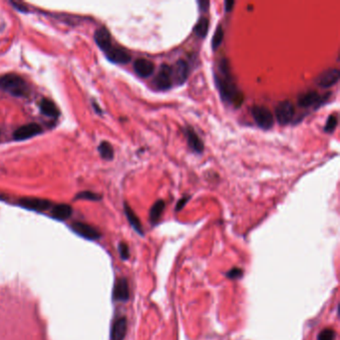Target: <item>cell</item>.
Segmentation results:
<instances>
[{"label": "cell", "instance_id": "obj_20", "mask_svg": "<svg viewBox=\"0 0 340 340\" xmlns=\"http://www.w3.org/2000/svg\"><path fill=\"white\" fill-rule=\"evenodd\" d=\"M40 111L45 116L51 118H57L60 115L59 109L56 107L54 102L46 98H43L40 102Z\"/></svg>", "mask_w": 340, "mask_h": 340}, {"label": "cell", "instance_id": "obj_29", "mask_svg": "<svg viewBox=\"0 0 340 340\" xmlns=\"http://www.w3.org/2000/svg\"><path fill=\"white\" fill-rule=\"evenodd\" d=\"M242 275H244V271H242L241 269H238V268H234L226 274L227 277H229L231 279L240 278L242 276Z\"/></svg>", "mask_w": 340, "mask_h": 340}, {"label": "cell", "instance_id": "obj_26", "mask_svg": "<svg viewBox=\"0 0 340 340\" xmlns=\"http://www.w3.org/2000/svg\"><path fill=\"white\" fill-rule=\"evenodd\" d=\"M336 332L332 328L323 329L318 336V340H335Z\"/></svg>", "mask_w": 340, "mask_h": 340}, {"label": "cell", "instance_id": "obj_31", "mask_svg": "<svg viewBox=\"0 0 340 340\" xmlns=\"http://www.w3.org/2000/svg\"><path fill=\"white\" fill-rule=\"evenodd\" d=\"M198 3H199V6H200V9L202 11H207L209 9L210 1H205V0H199Z\"/></svg>", "mask_w": 340, "mask_h": 340}, {"label": "cell", "instance_id": "obj_17", "mask_svg": "<svg viewBox=\"0 0 340 340\" xmlns=\"http://www.w3.org/2000/svg\"><path fill=\"white\" fill-rule=\"evenodd\" d=\"M127 319L120 318L118 319L112 327L111 340H124L127 333Z\"/></svg>", "mask_w": 340, "mask_h": 340}, {"label": "cell", "instance_id": "obj_1", "mask_svg": "<svg viewBox=\"0 0 340 340\" xmlns=\"http://www.w3.org/2000/svg\"><path fill=\"white\" fill-rule=\"evenodd\" d=\"M214 81L221 98L225 102L234 104L235 107L241 105L244 101V94L237 90L227 58H223L218 62L217 71L214 73Z\"/></svg>", "mask_w": 340, "mask_h": 340}, {"label": "cell", "instance_id": "obj_11", "mask_svg": "<svg viewBox=\"0 0 340 340\" xmlns=\"http://www.w3.org/2000/svg\"><path fill=\"white\" fill-rule=\"evenodd\" d=\"M113 298L118 301H127L130 298V289L128 280L125 277H121L117 279L114 289H113Z\"/></svg>", "mask_w": 340, "mask_h": 340}, {"label": "cell", "instance_id": "obj_16", "mask_svg": "<svg viewBox=\"0 0 340 340\" xmlns=\"http://www.w3.org/2000/svg\"><path fill=\"white\" fill-rule=\"evenodd\" d=\"M185 136L188 142L189 147L196 153H203L204 151V143L198 136V134L193 131L191 127H187L185 129Z\"/></svg>", "mask_w": 340, "mask_h": 340}, {"label": "cell", "instance_id": "obj_8", "mask_svg": "<svg viewBox=\"0 0 340 340\" xmlns=\"http://www.w3.org/2000/svg\"><path fill=\"white\" fill-rule=\"evenodd\" d=\"M329 95H330V93L325 95V97H321V96H319V94L318 92L308 91V92H305V93L299 95L298 99V104L300 107L308 108V107L313 106V105L323 103V101L328 98Z\"/></svg>", "mask_w": 340, "mask_h": 340}, {"label": "cell", "instance_id": "obj_18", "mask_svg": "<svg viewBox=\"0 0 340 340\" xmlns=\"http://www.w3.org/2000/svg\"><path fill=\"white\" fill-rule=\"evenodd\" d=\"M72 208L66 204H59L52 208L51 214L54 218L59 221H65L72 214Z\"/></svg>", "mask_w": 340, "mask_h": 340}, {"label": "cell", "instance_id": "obj_33", "mask_svg": "<svg viewBox=\"0 0 340 340\" xmlns=\"http://www.w3.org/2000/svg\"><path fill=\"white\" fill-rule=\"evenodd\" d=\"M234 5V0H227V1L225 2L226 11H231Z\"/></svg>", "mask_w": 340, "mask_h": 340}, {"label": "cell", "instance_id": "obj_24", "mask_svg": "<svg viewBox=\"0 0 340 340\" xmlns=\"http://www.w3.org/2000/svg\"><path fill=\"white\" fill-rule=\"evenodd\" d=\"M223 40H224V30H223V26L220 24V25L216 27L215 32H214L213 37H212V49L216 50L218 46L222 44Z\"/></svg>", "mask_w": 340, "mask_h": 340}, {"label": "cell", "instance_id": "obj_6", "mask_svg": "<svg viewBox=\"0 0 340 340\" xmlns=\"http://www.w3.org/2000/svg\"><path fill=\"white\" fill-rule=\"evenodd\" d=\"M340 78V72L337 68H329L327 70H324L322 73L319 75V77L315 80L317 84L321 88H330L334 86Z\"/></svg>", "mask_w": 340, "mask_h": 340}, {"label": "cell", "instance_id": "obj_4", "mask_svg": "<svg viewBox=\"0 0 340 340\" xmlns=\"http://www.w3.org/2000/svg\"><path fill=\"white\" fill-rule=\"evenodd\" d=\"M153 83L158 90L164 91V90L171 89L173 86L172 67L165 63L162 64Z\"/></svg>", "mask_w": 340, "mask_h": 340}, {"label": "cell", "instance_id": "obj_21", "mask_svg": "<svg viewBox=\"0 0 340 340\" xmlns=\"http://www.w3.org/2000/svg\"><path fill=\"white\" fill-rule=\"evenodd\" d=\"M164 209H165V202L163 200L157 201L152 206V208L150 210V214H149V218H150V222L152 225H156L159 222V220L163 214Z\"/></svg>", "mask_w": 340, "mask_h": 340}, {"label": "cell", "instance_id": "obj_30", "mask_svg": "<svg viewBox=\"0 0 340 340\" xmlns=\"http://www.w3.org/2000/svg\"><path fill=\"white\" fill-rule=\"evenodd\" d=\"M189 199H190L189 197H184V198H182V199L178 202V204H177V206H176V211H177V212L181 211V210L186 206V204L188 203Z\"/></svg>", "mask_w": 340, "mask_h": 340}, {"label": "cell", "instance_id": "obj_27", "mask_svg": "<svg viewBox=\"0 0 340 340\" xmlns=\"http://www.w3.org/2000/svg\"><path fill=\"white\" fill-rule=\"evenodd\" d=\"M337 126V117L334 115H330L326 121V124L324 127V131L326 133H332Z\"/></svg>", "mask_w": 340, "mask_h": 340}, {"label": "cell", "instance_id": "obj_25", "mask_svg": "<svg viewBox=\"0 0 340 340\" xmlns=\"http://www.w3.org/2000/svg\"><path fill=\"white\" fill-rule=\"evenodd\" d=\"M77 200H88V201H99L101 197L93 191H82L76 196Z\"/></svg>", "mask_w": 340, "mask_h": 340}, {"label": "cell", "instance_id": "obj_12", "mask_svg": "<svg viewBox=\"0 0 340 340\" xmlns=\"http://www.w3.org/2000/svg\"><path fill=\"white\" fill-rule=\"evenodd\" d=\"M72 230L86 239L94 240L98 239L101 236V234L98 230H96L92 226L84 223H74L72 225Z\"/></svg>", "mask_w": 340, "mask_h": 340}, {"label": "cell", "instance_id": "obj_3", "mask_svg": "<svg viewBox=\"0 0 340 340\" xmlns=\"http://www.w3.org/2000/svg\"><path fill=\"white\" fill-rule=\"evenodd\" d=\"M253 117L255 121L256 125L263 129L270 130L275 124V118L270 109L264 106H254L252 109Z\"/></svg>", "mask_w": 340, "mask_h": 340}, {"label": "cell", "instance_id": "obj_22", "mask_svg": "<svg viewBox=\"0 0 340 340\" xmlns=\"http://www.w3.org/2000/svg\"><path fill=\"white\" fill-rule=\"evenodd\" d=\"M209 26H210V21L207 17H201L197 24L193 27V32L196 35H198L201 38H205L208 34L209 31Z\"/></svg>", "mask_w": 340, "mask_h": 340}, {"label": "cell", "instance_id": "obj_15", "mask_svg": "<svg viewBox=\"0 0 340 340\" xmlns=\"http://www.w3.org/2000/svg\"><path fill=\"white\" fill-rule=\"evenodd\" d=\"M134 70L136 74L142 78H147L151 76L155 71V65L153 62L147 59H137L134 62Z\"/></svg>", "mask_w": 340, "mask_h": 340}, {"label": "cell", "instance_id": "obj_5", "mask_svg": "<svg viewBox=\"0 0 340 340\" xmlns=\"http://www.w3.org/2000/svg\"><path fill=\"white\" fill-rule=\"evenodd\" d=\"M295 116V106L290 101L279 102L276 107V117L280 125H287Z\"/></svg>", "mask_w": 340, "mask_h": 340}, {"label": "cell", "instance_id": "obj_23", "mask_svg": "<svg viewBox=\"0 0 340 340\" xmlns=\"http://www.w3.org/2000/svg\"><path fill=\"white\" fill-rule=\"evenodd\" d=\"M98 151L100 156L104 160H112L114 158V149L112 147V145L109 142H101L98 147Z\"/></svg>", "mask_w": 340, "mask_h": 340}, {"label": "cell", "instance_id": "obj_10", "mask_svg": "<svg viewBox=\"0 0 340 340\" xmlns=\"http://www.w3.org/2000/svg\"><path fill=\"white\" fill-rule=\"evenodd\" d=\"M188 76H189V64L183 59L178 60L175 66L172 67L173 80L178 86H181L187 81Z\"/></svg>", "mask_w": 340, "mask_h": 340}, {"label": "cell", "instance_id": "obj_9", "mask_svg": "<svg viewBox=\"0 0 340 340\" xmlns=\"http://www.w3.org/2000/svg\"><path fill=\"white\" fill-rule=\"evenodd\" d=\"M41 132H42V128L38 124L30 123L27 125H23L19 127L17 130H15V132L13 133V138L14 140H17V141H23V140H27L32 137H35Z\"/></svg>", "mask_w": 340, "mask_h": 340}, {"label": "cell", "instance_id": "obj_19", "mask_svg": "<svg viewBox=\"0 0 340 340\" xmlns=\"http://www.w3.org/2000/svg\"><path fill=\"white\" fill-rule=\"evenodd\" d=\"M124 211H125V214L128 218V221L130 223V225L132 226V228L141 235L144 234V232H143V228H142V224L139 220V217L137 216V214L134 212V211L131 209V207L125 203L124 204Z\"/></svg>", "mask_w": 340, "mask_h": 340}, {"label": "cell", "instance_id": "obj_2", "mask_svg": "<svg viewBox=\"0 0 340 340\" xmlns=\"http://www.w3.org/2000/svg\"><path fill=\"white\" fill-rule=\"evenodd\" d=\"M0 89L15 97H27L30 93L27 83L14 73L0 76Z\"/></svg>", "mask_w": 340, "mask_h": 340}, {"label": "cell", "instance_id": "obj_14", "mask_svg": "<svg viewBox=\"0 0 340 340\" xmlns=\"http://www.w3.org/2000/svg\"><path fill=\"white\" fill-rule=\"evenodd\" d=\"M106 55L111 62L116 64H127L131 61L130 53L123 48L112 47Z\"/></svg>", "mask_w": 340, "mask_h": 340}, {"label": "cell", "instance_id": "obj_28", "mask_svg": "<svg viewBox=\"0 0 340 340\" xmlns=\"http://www.w3.org/2000/svg\"><path fill=\"white\" fill-rule=\"evenodd\" d=\"M119 253H120V256L122 257V259L126 260L130 257V251H129V247L125 244V242H121L119 245Z\"/></svg>", "mask_w": 340, "mask_h": 340}, {"label": "cell", "instance_id": "obj_7", "mask_svg": "<svg viewBox=\"0 0 340 340\" xmlns=\"http://www.w3.org/2000/svg\"><path fill=\"white\" fill-rule=\"evenodd\" d=\"M19 205L30 211L35 212H44L47 211L49 208H51L52 203L45 199H38V198H22L19 201Z\"/></svg>", "mask_w": 340, "mask_h": 340}, {"label": "cell", "instance_id": "obj_32", "mask_svg": "<svg viewBox=\"0 0 340 340\" xmlns=\"http://www.w3.org/2000/svg\"><path fill=\"white\" fill-rule=\"evenodd\" d=\"M11 4L15 7V9H17L18 11H22V12H27V7L24 4H20L18 2H11Z\"/></svg>", "mask_w": 340, "mask_h": 340}, {"label": "cell", "instance_id": "obj_13", "mask_svg": "<svg viewBox=\"0 0 340 340\" xmlns=\"http://www.w3.org/2000/svg\"><path fill=\"white\" fill-rule=\"evenodd\" d=\"M94 39L96 44L98 45L100 49L103 50L105 53H107L113 47L110 32L106 27H100L99 29H97L94 34Z\"/></svg>", "mask_w": 340, "mask_h": 340}]
</instances>
